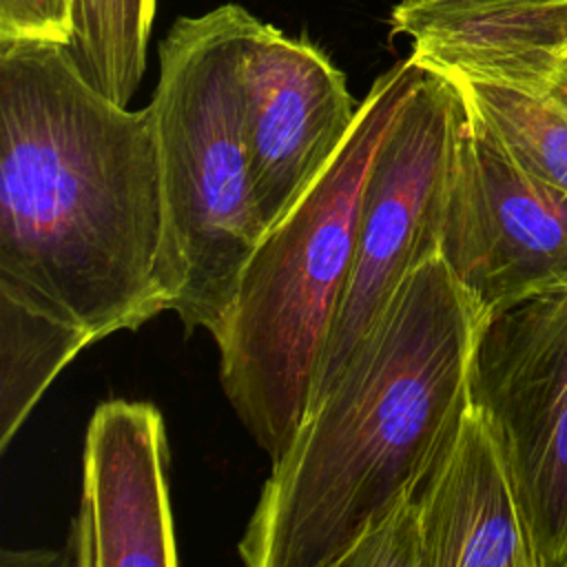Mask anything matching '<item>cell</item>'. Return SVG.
Masks as SVG:
<instances>
[{
	"label": "cell",
	"instance_id": "obj_10",
	"mask_svg": "<svg viewBox=\"0 0 567 567\" xmlns=\"http://www.w3.org/2000/svg\"><path fill=\"white\" fill-rule=\"evenodd\" d=\"M412 501L423 567H538L509 465L472 403Z\"/></svg>",
	"mask_w": 567,
	"mask_h": 567
},
{
	"label": "cell",
	"instance_id": "obj_16",
	"mask_svg": "<svg viewBox=\"0 0 567 567\" xmlns=\"http://www.w3.org/2000/svg\"><path fill=\"white\" fill-rule=\"evenodd\" d=\"M0 40H31L69 47L71 0H0Z\"/></svg>",
	"mask_w": 567,
	"mask_h": 567
},
{
	"label": "cell",
	"instance_id": "obj_8",
	"mask_svg": "<svg viewBox=\"0 0 567 567\" xmlns=\"http://www.w3.org/2000/svg\"><path fill=\"white\" fill-rule=\"evenodd\" d=\"M361 102L306 38L257 20L244 58V140L257 219L279 224L332 164Z\"/></svg>",
	"mask_w": 567,
	"mask_h": 567
},
{
	"label": "cell",
	"instance_id": "obj_6",
	"mask_svg": "<svg viewBox=\"0 0 567 567\" xmlns=\"http://www.w3.org/2000/svg\"><path fill=\"white\" fill-rule=\"evenodd\" d=\"M470 403L509 465L538 567L567 565V284L483 317Z\"/></svg>",
	"mask_w": 567,
	"mask_h": 567
},
{
	"label": "cell",
	"instance_id": "obj_2",
	"mask_svg": "<svg viewBox=\"0 0 567 567\" xmlns=\"http://www.w3.org/2000/svg\"><path fill=\"white\" fill-rule=\"evenodd\" d=\"M483 317L441 255L405 279L272 463L237 545L248 567H339L363 532L414 496L470 408Z\"/></svg>",
	"mask_w": 567,
	"mask_h": 567
},
{
	"label": "cell",
	"instance_id": "obj_7",
	"mask_svg": "<svg viewBox=\"0 0 567 567\" xmlns=\"http://www.w3.org/2000/svg\"><path fill=\"white\" fill-rule=\"evenodd\" d=\"M439 255L483 315L567 284V190L520 168L465 102Z\"/></svg>",
	"mask_w": 567,
	"mask_h": 567
},
{
	"label": "cell",
	"instance_id": "obj_1",
	"mask_svg": "<svg viewBox=\"0 0 567 567\" xmlns=\"http://www.w3.org/2000/svg\"><path fill=\"white\" fill-rule=\"evenodd\" d=\"M0 297L89 346L173 301L151 104L109 100L53 42L0 40Z\"/></svg>",
	"mask_w": 567,
	"mask_h": 567
},
{
	"label": "cell",
	"instance_id": "obj_9",
	"mask_svg": "<svg viewBox=\"0 0 567 567\" xmlns=\"http://www.w3.org/2000/svg\"><path fill=\"white\" fill-rule=\"evenodd\" d=\"M82 498L64 563L75 567H175L159 410L113 399L95 408L84 439Z\"/></svg>",
	"mask_w": 567,
	"mask_h": 567
},
{
	"label": "cell",
	"instance_id": "obj_15",
	"mask_svg": "<svg viewBox=\"0 0 567 567\" xmlns=\"http://www.w3.org/2000/svg\"><path fill=\"white\" fill-rule=\"evenodd\" d=\"M339 567H423L414 501H403L377 525L363 532L339 560Z\"/></svg>",
	"mask_w": 567,
	"mask_h": 567
},
{
	"label": "cell",
	"instance_id": "obj_5",
	"mask_svg": "<svg viewBox=\"0 0 567 567\" xmlns=\"http://www.w3.org/2000/svg\"><path fill=\"white\" fill-rule=\"evenodd\" d=\"M463 113L458 84L421 60V71L368 171L352 268L310 410L343 374L405 279L439 255Z\"/></svg>",
	"mask_w": 567,
	"mask_h": 567
},
{
	"label": "cell",
	"instance_id": "obj_12",
	"mask_svg": "<svg viewBox=\"0 0 567 567\" xmlns=\"http://www.w3.org/2000/svg\"><path fill=\"white\" fill-rule=\"evenodd\" d=\"M452 80L472 115L520 168L567 190V64L547 82L525 89Z\"/></svg>",
	"mask_w": 567,
	"mask_h": 567
},
{
	"label": "cell",
	"instance_id": "obj_3",
	"mask_svg": "<svg viewBox=\"0 0 567 567\" xmlns=\"http://www.w3.org/2000/svg\"><path fill=\"white\" fill-rule=\"evenodd\" d=\"M419 71L421 60L412 53L372 82L332 164L264 233L239 277L217 341L219 381L272 463L292 445L310 412L352 268L368 171Z\"/></svg>",
	"mask_w": 567,
	"mask_h": 567
},
{
	"label": "cell",
	"instance_id": "obj_14",
	"mask_svg": "<svg viewBox=\"0 0 567 567\" xmlns=\"http://www.w3.org/2000/svg\"><path fill=\"white\" fill-rule=\"evenodd\" d=\"M155 9L157 0H71L73 40L66 49L82 75L122 106L146 71Z\"/></svg>",
	"mask_w": 567,
	"mask_h": 567
},
{
	"label": "cell",
	"instance_id": "obj_4",
	"mask_svg": "<svg viewBox=\"0 0 567 567\" xmlns=\"http://www.w3.org/2000/svg\"><path fill=\"white\" fill-rule=\"evenodd\" d=\"M257 18L228 2L179 18L159 44L151 100L171 310L186 332L224 337L239 277L264 237L244 140V58Z\"/></svg>",
	"mask_w": 567,
	"mask_h": 567
},
{
	"label": "cell",
	"instance_id": "obj_13",
	"mask_svg": "<svg viewBox=\"0 0 567 567\" xmlns=\"http://www.w3.org/2000/svg\"><path fill=\"white\" fill-rule=\"evenodd\" d=\"M89 341L22 303L0 297V447L7 450L42 392Z\"/></svg>",
	"mask_w": 567,
	"mask_h": 567
},
{
	"label": "cell",
	"instance_id": "obj_11",
	"mask_svg": "<svg viewBox=\"0 0 567 567\" xmlns=\"http://www.w3.org/2000/svg\"><path fill=\"white\" fill-rule=\"evenodd\" d=\"M390 24L452 78L525 89L567 64V0H401Z\"/></svg>",
	"mask_w": 567,
	"mask_h": 567
}]
</instances>
